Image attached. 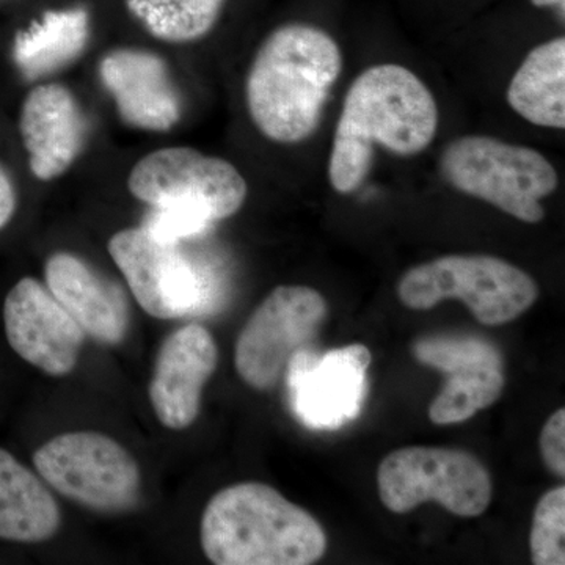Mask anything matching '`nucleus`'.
<instances>
[{
    "mask_svg": "<svg viewBox=\"0 0 565 565\" xmlns=\"http://www.w3.org/2000/svg\"><path fill=\"white\" fill-rule=\"evenodd\" d=\"M437 129V102L414 71L396 63L370 66L345 95L330 151V185L340 195L355 192L373 169L375 147L412 158L429 148Z\"/></svg>",
    "mask_w": 565,
    "mask_h": 565,
    "instance_id": "nucleus-1",
    "label": "nucleus"
},
{
    "mask_svg": "<svg viewBox=\"0 0 565 565\" xmlns=\"http://www.w3.org/2000/svg\"><path fill=\"white\" fill-rule=\"evenodd\" d=\"M343 66L341 47L323 29L305 22L275 29L256 52L245 81L253 125L275 143L310 139Z\"/></svg>",
    "mask_w": 565,
    "mask_h": 565,
    "instance_id": "nucleus-2",
    "label": "nucleus"
},
{
    "mask_svg": "<svg viewBox=\"0 0 565 565\" xmlns=\"http://www.w3.org/2000/svg\"><path fill=\"white\" fill-rule=\"evenodd\" d=\"M200 539L217 565H310L327 550L318 520L263 482L215 493L204 508Z\"/></svg>",
    "mask_w": 565,
    "mask_h": 565,
    "instance_id": "nucleus-3",
    "label": "nucleus"
},
{
    "mask_svg": "<svg viewBox=\"0 0 565 565\" xmlns=\"http://www.w3.org/2000/svg\"><path fill=\"white\" fill-rule=\"evenodd\" d=\"M128 189L151 207L141 226L163 243L203 236L237 214L248 195L247 181L232 162L189 147L141 158L129 173Z\"/></svg>",
    "mask_w": 565,
    "mask_h": 565,
    "instance_id": "nucleus-4",
    "label": "nucleus"
},
{
    "mask_svg": "<svg viewBox=\"0 0 565 565\" xmlns=\"http://www.w3.org/2000/svg\"><path fill=\"white\" fill-rule=\"evenodd\" d=\"M440 172L456 191L525 223L544 221L541 202L559 184L555 167L542 152L489 136L451 141L441 154Z\"/></svg>",
    "mask_w": 565,
    "mask_h": 565,
    "instance_id": "nucleus-5",
    "label": "nucleus"
},
{
    "mask_svg": "<svg viewBox=\"0 0 565 565\" xmlns=\"http://www.w3.org/2000/svg\"><path fill=\"white\" fill-rule=\"evenodd\" d=\"M411 310H430L462 300L484 326H503L526 313L539 297L537 282L514 264L490 255H446L412 267L397 282Z\"/></svg>",
    "mask_w": 565,
    "mask_h": 565,
    "instance_id": "nucleus-6",
    "label": "nucleus"
},
{
    "mask_svg": "<svg viewBox=\"0 0 565 565\" xmlns=\"http://www.w3.org/2000/svg\"><path fill=\"white\" fill-rule=\"evenodd\" d=\"M107 250L134 299L151 318L167 321L203 316L217 307L214 274L185 250L184 243H163L143 226H136L115 233Z\"/></svg>",
    "mask_w": 565,
    "mask_h": 565,
    "instance_id": "nucleus-7",
    "label": "nucleus"
},
{
    "mask_svg": "<svg viewBox=\"0 0 565 565\" xmlns=\"http://www.w3.org/2000/svg\"><path fill=\"white\" fill-rule=\"evenodd\" d=\"M381 501L394 514H407L419 504L437 501L459 516L484 514L492 503V476L462 449L408 446L379 465Z\"/></svg>",
    "mask_w": 565,
    "mask_h": 565,
    "instance_id": "nucleus-8",
    "label": "nucleus"
},
{
    "mask_svg": "<svg viewBox=\"0 0 565 565\" xmlns=\"http://www.w3.org/2000/svg\"><path fill=\"white\" fill-rule=\"evenodd\" d=\"M33 465L52 489L93 511H129L139 501V463L107 435H57L36 449Z\"/></svg>",
    "mask_w": 565,
    "mask_h": 565,
    "instance_id": "nucleus-9",
    "label": "nucleus"
},
{
    "mask_svg": "<svg viewBox=\"0 0 565 565\" xmlns=\"http://www.w3.org/2000/svg\"><path fill=\"white\" fill-rule=\"evenodd\" d=\"M321 292L302 285L275 288L256 307L236 341L234 366L245 384L267 392L280 382L289 360L310 348L323 319Z\"/></svg>",
    "mask_w": 565,
    "mask_h": 565,
    "instance_id": "nucleus-10",
    "label": "nucleus"
},
{
    "mask_svg": "<svg viewBox=\"0 0 565 565\" xmlns=\"http://www.w3.org/2000/svg\"><path fill=\"white\" fill-rule=\"evenodd\" d=\"M415 359L448 375L430 404V422L448 426L473 418L500 399L505 386L500 349L476 334H438L419 338L412 345Z\"/></svg>",
    "mask_w": 565,
    "mask_h": 565,
    "instance_id": "nucleus-11",
    "label": "nucleus"
},
{
    "mask_svg": "<svg viewBox=\"0 0 565 565\" xmlns=\"http://www.w3.org/2000/svg\"><path fill=\"white\" fill-rule=\"evenodd\" d=\"M370 349L355 343L326 353L300 349L286 367L294 414L311 429H338L360 415Z\"/></svg>",
    "mask_w": 565,
    "mask_h": 565,
    "instance_id": "nucleus-12",
    "label": "nucleus"
},
{
    "mask_svg": "<svg viewBox=\"0 0 565 565\" xmlns=\"http://www.w3.org/2000/svg\"><path fill=\"white\" fill-rule=\"evenodd\" d=\"M3 326L10 348L54 377L73 373L87 337L47 286L32 277L21 278L7 294Z\"/></svg>",
    "mask_w": 565,
    "mask_h": 565,
    "instance_id": "nucleus-13",
    "label": "nucleus"
},
{
    "mask_svg": "<svg viewBox=\"0 0 565 565\" xmlns=\"http://www.w3.org/2000/svg\"><path fill=\"white\" fill-rule=\"evenodd\" d=\"M217 363L214 337L200 323H188L166 338L150 384L152 411L163 426L182 430L195 423L204 385Z\"/></svg>",
    "mask_w": 565,
    "mask_h": 565,
    "instance_id": "nucleus-14",
    "label": "nucleus"
},
{
    "mask_svg": "<svg viewBox=\"0 0 565 565\" xmlns=\"http://www.w3.org/2000/svg\"><path fill=\"white\" fill-rule=\"evenodd\" d=\"M99 77L118 115L131 128L167 132L181 120L180 93L154 52L118 47L99 62Z\"/></svg>",
    "mask_w": 565,
    "mask_h": 565,
    "instance_id": "nucleus-15",
    "label": "nucleus"
},
{
    "mask_svg": "<svg viewBox=\"0 0 565 565\" xmlns=\"http://www.w3.org/2000/svg\"><path fill=\"white\" fill-rule=\"evenodd\" d=\"M87 131L79 103L65 85H36L25 96L20 132L36 180H57L68 172L84 150Z\"/></svg>",
    "mask_w": 565,
    "mask_h": 565,
    "instance_id": "nucleus-16",
    "label": "nucleus"
},
{
    "mask_svg": "<svg viewBox=\"0 0 565 565\" xmlns=\"http://www.w3.org/2000/svg\"><path fill=\"white\" fill-rule=\"evenodd\" d=\"M47 289L99 344L118 345L129 329V302L120 285L107 280L81 256L57 252L44 266Z\"/></svg>",
    "mask_w": 565,
    "mask_h": 565,
    "instance_id": "nucleus-17",
    "label": "nucleus"
},
{
    "mask_svg": "<svg viewBox=\"0 0 565 565\" xmlns=\"http://www.w3.org/2000/svg\"><path fill=\"white\" fill-rule=\"evenodd\" d=\"M62 514L43 479L0 448V539L18 544L50 541Z\"/></svg>",
    "mask_w": 565,
    "mask_h": 565,
    "instance_id": "nucleus-18",
    "label": "nucleus"
},
{
    "mask_svg": "<svg viewBox=\"0 0 565 565\" xmlns=\"http://www.w3.org/2000/svg\"><path fill=\"white\" fill-rule=\"evenodd\" d=\"M90 14L81 7L46 11L18 33L13 61L29 81L43 79L79 61L90 41Z\"/></svg>",
    "mask_w": 565,
    "mask_h": 565,
    "instance_id": "nucleus-19",
    "label": "nucleus"
},
{
    "mask_svg": "<svg viewBox=\"0 0 565 565\" xmlns=\"http://www.w3.org/2000/svg\"><path fill=\"white\" fill-rule=\"evenodd\" d=\"M508 104L539 128H565V40L557 36L530 51L508 87Z\"/></svg>",
    "mask_w": 565,
    "mask_h": 565,
    "instance_id": "nucleus-20",
    "label": "nucleus"
},
{
    "mask_svg": "<svg viewBox=\"0 0 565 565\" xmlns=\"http://www.w3.org/2000/svg\"><path fill=\"white\" fill-rule=\"evenodd\" d=\"M145 31L166 43L185 44L210 35L226 0H125Z\"/></svg>",
    "mask_w": 565,
    "mask_h": 565,
    "instance_id": "nucleus-21",
    "label": "nucleus"
},
{
    "mask_svg": "<svg viewBox=\"0 0 565 565\" xmlns=\"http://www.w3.org/2000/svg\"><path fill=\"white\" fill-rule=\"evenodd\" d=\"M535 565L565 564V487L550 490L539 500L530 535Z\"/></svg>",
    "mask_w": 565,
    "mask_h": 565,
    "instance_id": "nucleus-22",
    "label": "nucleus"
},
{
    "mask_svg": "<svg viewBox=\"0 0 565 565\" xmlns=\"http://www.w3.org/2000/svg\"><path fill=\"white\" fill-rule=\"evenodd\" d=\"M541 455L553 475L565 476V411L550 416L541 434Z\"/></svg>",
    "mask_w": 565,
    "mask_h": 565,
    "instance_id": "nucleus-23",
    "label": "nucleus"
},
{
    "mask_svg": "<svg viewBox=\"0 0 565 565\" xmlns=\"http://www.w3.org/2000/svg\"><path fill=\"white\" fill-rule=\"evenodd\" d=\"M18 196L9 173L0 166V230L9 225L17 212Z\"/></svg>",
    "mask_w": 565,
    "mask_h": 565,
    "instance_id": "nucleus-24",
    "label": "nucleus"
},
{
    "mask_svg": "<svg viewBox=\"0 0 565 565\" xmlns=\"http://www.w3.org/2000/svg\"><path fill=\"white\" fill-rule=\"evenodd\" d=\"M565 0H531L534 7L537 9H553V7H557V9L564 10Z\"/></svg>",
    "mask_w": 565,
    "mask_h": 565,
    "instance_id": "nucleus-25",
    "label": "nucleus"
}]
</instances>
